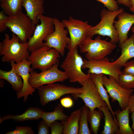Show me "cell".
<instances>
[{"instance_id": "cell-1", "label": "cell", "mask_w": 134, "mask_h": 134, "mask_svg": "<svg viewBox=\"0 0 134 134\" xmlns=\"http://www.w3.org/2000/svg\"><path fill=\"white\" fill-rule=\"evenodd\" d=\"M28 47V41L21 42L18 37L13 33L11 38L8 34H5L4 39L0 43L2 61L18 63L28 60L30 55Z\"/></svg>"}, {"instance_id": "cell-2", "label": "cell", "mask_w": 134, "mask_h": 134, "mask_svg": "<svg viewBox=\"0 0 134 134\" xmlns=\"http://www.w3.org/2000/svg\"><path fill=\"white\" fill-rule=\"evenodd\" d=\"M77 47L69 50L60 67L64 70L70 82H77L82 86L90 78V74H86L82 70L84 60L78 53Z\"/></svg>"}, {"instance_id": "cell-3", "label": "cell", "mask_w": 134, "mask_h": 134, "mask_svg": "<svg viewBox=\"0 0 134 134\" xmlns=\"http://www.w3.org/2000/svg\"><path fill=\"white\" fill-rule=\"evenodd\" d=\"M124 9V8H121L113 11L102 9L100 14L101 21L97 25L88 29L87 36L91 38L96 34L107 36L110 38V42L112 43L116 44L119 43L118 33L114 26V22L117 15Z\"/></svg>"}, {"instance_id": "cell-4", "label": "cell", "mask_w": 134, "mask_h": 134, "mask_svg": "<svg viewBox=\"0 0 134 134\" xmlns=\"http://www.w3.org/2000/svg\"><path fill=\"white\" fill-rule=\"evenodd\" d=\"M80 52L85 53L88 60H98L110 54L116 49V44L102 40L99 36L94 39L87 36L79 47Z\"/></svg>"}, {"instance_id": "cell-5", "label": "cell", "mask_w": 134, "mask_h": 134, "mask_svg": "<svg viewBox=\"0 0 134 134\" xmlns=\"http://www.w3.org/2000/svg\"><path fill=\"white\" fill-rule=\"evenodd\" d=\"M5 23L7 27L17 35L22 43L27 42L32 36L36 26L31 18L22 11L15 15L7 16Z\"/></svg>"}, {"instance_id": "cell-6", "label": "cell", "mask_w": 134, "mask_h": 134, "mask_svg": "<svg viewBox=\"0 0 134 134\" xmlns=\"http://www.w3.org/2000/svg\"><path fill=\"white\" fill-rule=\"evenodd\" d=\"M41 104L44 106L49 102L57 100L62 96L71 94L72 96L82 92V87L76 88L55 83L40 86L36 88Z\"/></svg>"}, {"instance_id": "cell-7", "label": "cell", "mask_w": 134, "mask_h": 134, "mask_svg": "<svg viewBox=\"0 0 134 134\" xmlns=\"http://www.w3.org/2000/svg\"><path fill=\"white\" fill-rule=\"evenodd\" d=\"M60 55L55 49L44 46L31 52L28 60L31 63L33 69H38L41 71L59 63Z\"/></svg>"}, {"instance_id": "cell-8", "label": "cell", "mask_w": 134, "mask_h": 134, "mask_svg": "<svg viewBox=\"0 0 134 134\" xmlns=\"http://www.w3.org/2000/svg\"><path fill=\"white\" fill-rule=\"evenodd\" d=\"M62 22L70 35V42L67 47L68 50H73L79 47L87 36L88 29L92 26L87 21L75 19L71 16L68 20L65 19Z\"/></svg>"}, {"instance_id": "cell-9", "label": "cell", "mask_w": 134, "mask_h": 134, "mask_svg": "<svg viewBox=\"0 0 134 134\" xmlns=\"http://www.w3.org/2000/svg\"><path fill=\"white\" fill-rule=\"evenodd\" d=\"M54 30L45 38L44 46L54 49L62 56L65 50L70 43V39L67 34L68 32L62 21L58 19L53 18Z\"/></svg>"}, {"instance_id": "cell-10", "label": "cell", "mask_w": 134, "mask_h": 134, "mask_svg": "<svg viewBox=\"0 0 134 134\" xmlns=\"http://www.w3.org/2000/svg\"><path fill=\"white\" fill-rule=\"evenodd\" d=\"M58 63L48 69L37 73L33 70L30 72L29 83L33 88L36 89L44 85L55 83L62 82L68 78L64 71L58 68Z\"/></svg>"}, {"instance_id": "cell-11", "label": "cell", "mask_w": 134, "mask_h": 134, "mask_svg": "<svg viewBox=\"0 0 134 134\" xmlns=\"http://www.w3.org/2000/svg\"><path fill=\"white\" fill-rule=\"evenodd\" d=\"M37 18L40 23L36 25L33 35L28 40V50L31 52L44 46L45 38L54 30L53 18L43 14Z\"/></svg>"}, {"instance_id": "cell-12", "label": "cell", "mask_w": 134, "mask_h": 134, "mask_svg": "<svg viewBox=\"0 0 134 134\" xmlns=\"http://www.w3.org/2000/svg\"><path fill=\"white\" fill-rule=\"evenodd\" d=\"M102 82L107 92L112 99L113 102L118 101L122 110L128 106L130 96L134 91L133 89H128L121 87L112 76L107 77L103 75Z\"/></svg>"}, {"instance_id": "cell-13", "label": "cell", "mask_w": 134, "mask_h": 134, "mask_svg": "<svg viewBox=\"0 0 134 134\" xmlns=\"http://www.w3.org/2000/svg\"><path fill=\"white\" fill-rule=\"evenodd\" d=\"M82 69L87 68V74H102L112 76L118 81L119 75L121 73V68L110 62L109 59L106 57L98 60H84Z\"/></svg>"}, {"instance_id": "cell-14", "label": "cell", "mask_w": 134, "mask_h": 134, "mask_svg": "<svg viewBox=\"0 0 134 134\" xmlns=\"http://www.w3.org/2000/svg\"><path fill=\"white\" fill-rule=\"evenodd\" d=\"M82 87V93L72 96L74 100H77L78 98L82 99L90 110L107 104L100 96L94 82L90 78L85 83Z\"/></svg>"}, {"instance_id": "cell-15", "label": "cell", "mask_w": 134, "mask_h": 134, "mask_svg": "<svg viewBox=\"0 0 134 134\" xmlns=\"http://www.w3.org/2000/svg\"><path fill=\"white\" fill-rule=\"evenodd\" d=\"M10 63L11 67L21 76L23 82L22 89L20 92H17V99H18L23 97V101L25 102L28 99V96L33 95V93L35 91V88L32 87L29 83L30 72L33 69L32 67H30L31 63L28 60H25L18 63L14 62Z\"/></svg>"}, {"instance_id": "cell-16", "label": "cell", "mask_w": 134, "mask_h": 134, "mask_svg": "<svg viewBox=\"0 0 134 134\" xmlns=\"http://www.w3.org/2000/svg\"><path fill=\"white\" fill-rule=\"evenodd\" d=\"M117 17L118 20H114V25L118 33L120 46L128 38V32L134 24V14H131L124 11Z\"/></svg>"}, {"instance_id": "cell-17", "label": "cell", "mask_w": 134, "mask_h": 134, "mask_svg": "<svg viewBox=\"0 0 134 134\" xmlns=\"http://www.w3.org/2000/svg\"><path fill=\"white\" fill-rule=\"evenodd\" d=\"M119 47L121 50V54L112 62L114 65L121 68L129 60L134 58V33Z\"/></svg>"}, {"instance_id": "cell-18", "label": "cell", "mask_w": 134, "mask_h": 134, "mask_svg": "<svg viewBox=\"0 0 134 134\" xmlns=\"http://www.w3.org/2000/svg\"><path fill=\"white\" fill-rule=\"evenodd\" d=\"M44 0H23L22 6L26 12V14L32 20L35 25L38 24L39 20L38 16L44 12Z\"/></svg>"}, {"instance_id": "cell-19", "label": "cell", "mask_w": 134, "mask_h": 134, "mask_svg": "<svg viewBox=\"0 0 134 134\" xmlns=\"http://www.w3.org/2000/svg\"><path fill=\"white\" fill-rule=\"evenodd\" d=\"M44 111L37 107H30L20 115H14L8 114L0 117V124L3 121L8 119H12L18 122L26 121L38 120L41 118L42 115Z\"/></svg>"}, {"instance_id": "cell-20", "label": "cell", "mask_w": 134, "mask_h": 134, "mask_svg": "<svg viewBox=\"0 0 134 134\" xmlns=\"http://www.w3.org/2000/svg\"><path fill=\"white\" fill-rule=\"evenodd\" d=\"M104 116V125L102 134H118L119 127L107 104L98 108Z\"/></svg>"}, {"instance_id": "cell-21", "label": "cell", "mask_w": 134, "mask_h": 134, "mask_svg": "<svg viewBox=\"0 0 134 134\" xmlns=\"http://www.w3.org/2000/svg\"><path fill=\"white\" fill-rule=\"evenodd\" d=\"M114 113L118 124V134H133V131L129 125L130 113L128 106L122 110L118 109Z\"/></svg>"}, {"instance_id": "cell-22", "label": "cell", "mask_w": 134, "mask_h": 134, "mask_svg": "<svg viewBox=\"0 0 134 134\" xmlns=\"http://www.w3.org/2000/svg\"><path fill=\"white\" fill-rule=\"evenodd\" d=\"M81 109L80 108L73 111L66 120L61 122L64 125V134H78Z\"/></svg>"}, {"instance_id": "cell-23", "label": "cell", "mask_w": 134, "mask_h": 134, "mask_svg": "<svg viewBox=\"0 0 134 134\" xmlns=\"http://www.w3.org/2000/svg\"><path fill=\"white\" fill-rule=\"evenodd\" d=\"M0 78L8 82L11 85L13 89L17 92H20L23 88V83L22 78L12 67L9 71L0 69Z\"/></svg>"}, {"instance_id": "cell-24", "label": "cell", "mask_w": 134, "mask_h": 134, "mask_svg": "<svg viewBox=\"0 0 134 134\" xmlns=\"http://www.w3.org/2000/svg\"><path fill=\"white\" fill-rule=\"evenodd\" d=\"M103 75L102 74H90V78L94 82L100 96L106 102L108 106L114 119L118 126V122L115 116L114 112L113 111L110 104L109 99V96L107 94L106 90L103 87L104 85L102 82V77Z\"/></svg>"}, {"instance_id": "cell-25", "label": "cell", "mask_w": 134, "mask_h": 134, "mask_svg": "<svg viewBox=\"0 0 134 134\" xmlns=\"http://www.w3.org/2000/svg\"><path fill=\"white\" fill-rule=\"evenodd\" d=\"M54 110L51 112L44 111L41 118L50 127L53 122L57 120L61 122L66 120L68 116L64 112L63 106L61 104H58L55 108Z\"/></svg>"}, {"instance_id": "cell-26", "label": "cell", "mask_w": 134, "mask_h": 134, "mask_svg": "<svg viewBox=\"0 0 134 134\" xmlns=\"http://www.w3.org/2000/svg\"><path fill=\"white\" fill-rule=\"evenodd\" d=\"M23 0H0L2 11L7 16L15 15L22 11Z\"/></svg>"}, {"instance_id": "cell-27", "label": "cell", "mask_w": 134, "mask_h": 134, "mask_svg": "<svg viewBox=\"0 0 134 134\" xmlns=\"http://www.w3.org/2000/svg\"><path fill=\"white\" fill-rule=\"evenodd\" d=\"M104 115L101 111L95 109L89 111L88 121L89 122L91 132L94 134H97L101 119Z\"/></svg>"}, {"instance_id": "cell-28", "label": "cell", "mask_w": 134, "mask_h": 134, "mask_svg": "<svg viewBox=\"0 0 134 134\" xmlns=\"http://www.w3.org/2000/svg\"><path fill=\"white\" fill-rule=\"evenodd\" d=\"M79 122V134H90L91 132L88 124V116L89 108L85 105L81 108Z\"/></svg>"}, {"instance_id": "cell-29", "label": "cell", "mask_w": 134, "mask_h": 134, "mask_svg": "<svg viewBox=\"0 0 134 134\" xmlns=\"http://www.w3.org/2000/svg\"><path fill=\"white\" fill-rule=\"evenodd\" d=\"M117 82L122 87L126 89L134 88V75L122 72L119 75Z\"/></svg>"}, {"instance_id": "cell-30", "label": "cell", "mask_w": 134, "mask_h": 134, "mask_svg": "<svg viewBox=\"0 0 134 134\" xmlns=\"http://www.w3.org/2000/svg\"><path fill=\"white\" fill-rule=\"evenodd\" d=\"M5 134H34L32 128L28 126H16L14 130L6 132Z\"/></svg>"}, {"instance_id": "cell-31", "label": "cell", "mask_w": 134, "mask_h": 134, "mask_svg": "<svg viewBox=\"0 0 134 134\" xmlns=\"http://www.w3.org/2000/svg\"><path fill=\"white\" fill-rule=\"evenodd\" d=\"M102 3L107 10L115 11L119 9L117 1L115 0H95Z\"/></svg>"}, {"instance_id": "cell-32", "label": "cell", "mask_w": 134, "mask_h": 134, "mask_svg": "<svg viewBox=\"0 0 134 134\" xmlns=\"http://www.w3.org/2000/svg\"><path fill=\"white\" fill-rule=\"evenodd\" d=\"M50 127L51 134H63L64 125L61 122L55 121L51 123Z\"/></svg>"}, {"instance_id": "cell-33", "label": "cell", "mask_w": 134, "mask_h": 134, "mask_svg": "<svg viewBox=\"0 0 134 134\" xmlns=\"http://www.w3.org/2000/svg\"><path fill=\"white\" fill-rule=\"evenodd\" d=\"M122 73L134 75V60L127 61L124 65Z\"/></svg>"}, {"instance_id": "cell-34", "label": "cell", "mask_w": 134, "mask_h": 134, "mask_svg": "<svg viewBox=\"0 0 134 134\" xmlns=\"http://www.w3.org/2000/svg\"><path fill=\"white\" fill-rule=\"evenodd\" d=\"M50 127L43 120L40 121L38 126V134H49Z\"/></svg>"}, {"instance_id": "cell-35", "label": "cell", "mask_w": 134, "mask_h": 134, "mask_svg": "<svg viewBox=\"0 0 134 134\" xmlns=\"http://www.w3.org/2000/svg\"><path fill=\"white\" fill-rule=\"evenodd\" d=\"M60 101L61 104L65 108H70L73 106V104L72 100L69 97L63 98L60 100Z\"/></svg>"}, {"instance_id": "cell-36", "label": "cell", "mask_w": 134, "mask_h": 134, "mask_svg": "<svg viewBox=\"0 0 134 134\" xmlns=\"http://www.w3.org/2000/svg\"><path fill=\"white\" fill-rule=\"evenodd\" d=\"M128 106L130 113L134 112V94L130 96Z\"/></svg>"}, {"instance_id": "cell-37", "label": "cell", "mask_w": 134, "mask_h": 134, "mask_svg": "<svg viewBox=\"0 0 134 134\" xmlns=\"http://www.w3.org/2000/svg\"><path fill=\"white\" fill-rule=\"evenodd\" d=\"M6 18L4 19H0V33H2L7 28L5 23Z\"/></svg>"}, {"instance_id": "cell-38", "label": "cell", "mask_w": 134, "mask_h": 134, "mask_svg": "<svg viewBox=\"0 0 134 134\" xmlns=\"http://www.w3.org/2000/svg\"><path fill=\"white\" fill-rule=\"evenodd\" d=\"M116 0L117 1L118 3L119 4H122L129 8L131 7L130 0Z\"/></svg>"}, {"instance_id": "cell-39", "label": "cell", "mask_w": 134, "mask_h": 134, "mask_svg": "<svg viewBox=\"0 0 134 134\" xmlns=\"http://www.w3.org/2000/svg\"><path fill=\"white\" fill-rule=\"evenodd\" d=\"M131 113V117L133 122L132 128L133 130V134H134V112H132Z\"/></svg>"}, {"instance_id": "cell-40", "label": "cell", "mask_w": 134, "mask_h": 134, "mask_svg": "<svg viewBox=\"0 0 134 134\" xmlns=\"http://www.w3.org/2000/svg\"><path fill=\"white\" fill-rule=\"evenodd\" d=\"M130 1L131 7L134 6V0H130Z\"/></svg>"}, {"instance_id": "cell-41", "label": "cell", "mask_w": 134, "mask_h": 134, "mask_svg": "<svg viewBox=\"0 0 134 134\" xmlns=\"http://www.w3.org/2000/svg\"><path fill=\"white\" fill-rule=\"evenodd\" d=\"M130 10L134 14V6H131L129 8Z\"/></svg>"}, {"instance_id": "cell-42", "label": "cell", "mask_w": 134, "mask_h": 134, "mask_svg": "<svg viewBox=\"0 0 134 134\" xmlns=\"http://www.w3.org/2000/svg\"><path fill=\"white\" fill-rule=\"evenodd\" d=\"M131 30L132 33H134V26L132 27Z\"/></svg>"}, {"instance_id": "cell-43", "label": "cell", "mask_w": 134, "mask_h": 134, "mask_svg": "<svg viewBox=\"0 0 134 134\" xmlns=\"http://www.w3.org/2000/svg\"></svg>"}]
</instances>
